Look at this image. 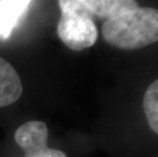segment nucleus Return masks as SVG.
<instances>
[{"label":"nucleus","mask_w":158,"mask_h":157,"mask_svg":"<svg viewBox=\"0 0 158 157\" xmlns=\"http://www.w3.org/2000/svg\"><path fill=\"white\" fill-rule=\"evenodd\" d=\"M15 140L23 151V157H66L64 152L48 147V128L40 121H30L15 131Z\"/></svg>","instance_id":"7ed1b4c3"},{"label":"nucleus","mask_w":158,"mask_h":157,"mask_svg":"<svg viewBox=\"0 0 158 157\" xmlns=\"http://www.w3.org/2000/svg\"><path fill=\"white\" fill-rule=\"evenodd\" d=\"M23 94V84L15 68L0 56V107L11 105Z\"/></svg>","instance_id":"39448f33"},{"label":"nucleus","mask_w":158,"mask_h":157,"mask_svg":"<svg viewBox=\"0 0 158 157\" xmlns=\"http://www.w3.org/2000/svg\"><path fill=\"white\" fill-rule=\"evenodd\" d=\"M102 36L109 45L124 50L158 42V9L138 6L120 13L104 22Z\"/></svg>","instance_id":"f257e3e1"},{"label":"nucleus","mask_w":158,"mask_h":157,"mask_svg":"<svg viewBox=\"0 0 158 157\" xmlns=\"http://www.w3.org/2000/svg\"><path fill=\"white\" fill-rule=\"evenodd\" d=\"M143 108L150 129L158 135V79L148 86L143 99Z\"/></svg>","instance_id":"0eeeda50"},{"label":"nucleus","mask_w":158,"mask_h":157,"mask_svg":"<svg viewBox=\"0 0 158 157\" xmlns=\"http://www.w3.org/2000/svg\"><path fill=\"white\" fill-rule=\"evenodd\" d=\"M31 3L23 0L0 1V40H6L10 37L13 29L26 14Z\"/></svg>","instance_id":"423d86ee"},{"label":"nucleus","mask_w":158,"mask_h":157,"mask_svg":"<svg viewBox=\"0 0 158 157\" xmlns=\"http://www.w3.org/2000/svg\"><path fill=\"white\" fill-rule=\"evenodd\" d=\"M80 7L93 19H108L120 13L138 7V2L133 0H78Z\"/></svg>","instance_id":"20e7f679"},{"label":"nucleus","mask_w":158,"mask_h":157,"mask_svg":"<svg viewBox=\"0 0 158 157\" xmlns=\"http://www.w3.org/2000/svg\"><path fill=\"white\" fill-rule=\"evenodd\" d=\"M61 16L57 24V35L66 47L82 51L95 44L98 30L93 19L80 7L78 0H60Z\"/></svg>","instance_id":"f03ea898"}]
</instances>
